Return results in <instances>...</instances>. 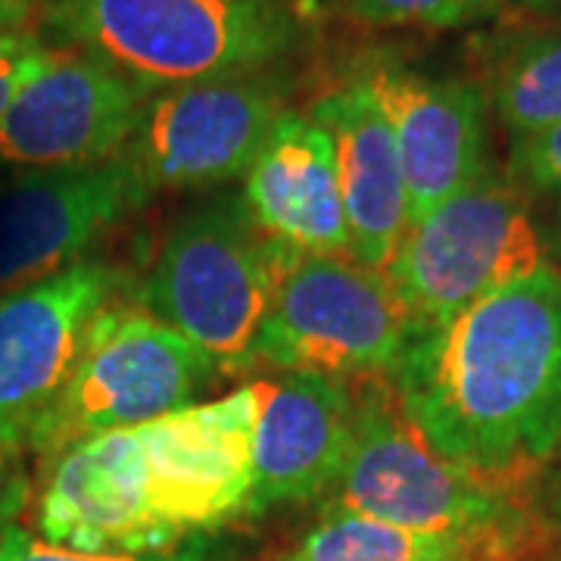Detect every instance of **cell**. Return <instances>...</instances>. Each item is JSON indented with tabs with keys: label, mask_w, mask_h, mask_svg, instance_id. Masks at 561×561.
<instances>
[{
	"label": "cell",
	"mask_w": 561,
	"mask_h": 561,
	"mask_svg": "<svg viewBox=\"0 0 561 561\" xmlns=\"http://www.w3.org/2000/svg\"><path fill=\"white\" fill-rule=\"evenodd\" d=\"M278 561H478V556L449 537L328 508V515Z\"/></svg>",
	"instance_id": "19"
},
{
	"label": "cell",
	"mask_w": 561,
	"mask_h": 561,
	"mask_svg": "<svg viewBox=\"0 0 561 561\" xmlns=\"http://www.w3.org/2000/svg\"><path fill=\"white\" fill-rule=\"evenodd\" d=\"M356 400L319 375L256 381L253 483L243 515L324 496L341 481L353 446Z\"/></svg>",
	"instance_id": "15"
},
{
	"label": "cell",
	"mask_w": 561,
	"mask_h": 561,
	"mask_svg": "<svg viewBox=\"0 0 561 561\" xmlns=\"http://www.w3.org/2000/svg\"><path fill=\"white\" fill-rule=\"evenodd\" d=\"M243 203L262 231L300 253H350V221L328 131L284 110L243 175Z\"/></svg>",
	"instance_id": "16"
},
{
	"label": "cell",
	"mask_w": 561,
	"mask_h": 561,
	"mask_svg": "<svg viewBox=\"0 0 561 561\" xmlns=\"http://www.w3.org/2000/svg\"><path fill=\"white\" fill-rule=\"evenodd\" d=\"M486 91L502 125L515 135H540L561 122V28L502 35L483 54Z\"/></svg>",
	"instance_id": "18"
},
{
	"label": "cell",
	"mask_w": 561,
	"mask_h": 561,
	"mask_svg": "<svg viewBox=\"0 0 561 561\" xmlns=\"http://www.w3.org/2000/svg\"><path fill=\"white\" fill-rule=\"evenodd\" d=\"M309 119L319 122L334 147L350 221V256L387 272L409 231V194L390 122L359 81L319 98Z\"/></svg>",
	"instance_id": "17"
},
{
	"label": "cell",
	"mask_w": 561,
	"mask_h": 561,
	"mask_svg": "<svg viewBox=\"0 0 561 561\" xmlns=\"http://www.w3.org/2000/svg\"><path fill=\"white\" fill-rule=\"evenodd\" d=\"M512 3L524 13H530V16L561 22V0H512Z\"/></svg>",
	"instance_id": "26"
},
{
	"label": "cell",
	"mask_w": 561,
	"mask_h": 561,
	"mask_svg": "<svg viewBox=\"0 0 561 561\" xmlns=\"http://www.w3.org/2000/svg\"><path fill=\"white\" fill-rule=\"evenodd\" d=\"M122 278L81 260L50 278L0 294V453L28 443L81 356L88 328Z\"/></svg>",
	"instance_id": "10"
},
{
	"label": "cell",
	"mask_w": 561,
	"mask_h": 561,
	"mask_svg": "<svg viewBox=\"0 0 561 561\" xmlns=\"http://www.w3.org/2000/svg\"><path fill=\"white\" fill-rule=\"evenodd\" d=\"M35 13H38V0H0V35L25 32Z\"/></svg>",
	"instance_id": "24"
},
{
	"label": "cell",
	"mask_w": 561,
	"mask_h": 561,
	"mask_svg": "<svg viewBox=\"0 0 561 561\" xmlns=\"http://www.w3.org/2000/svg\"><path fill=\"white\" fill-rule=\"evenodd\" d=\"M256 383L191 402L138 427L150 505L179 537L247 512L253 483Z\"/></svg>",
	"instance_id": "12"
},
{
	"label": "cell",
	"mask_w": 561,
	"mask_h": 561,
	"mask_svg": "<svg viewBox=\"0 0 561 561\" xmlns=\"http://www.w3.org/2000/svg\"><path fill=\"white\" fill-rule=\"evenodd\" d=\"M153 197L125 153L98 165L32 169L0 187V294L81 262Z\"/></svg>",
	"instance_id": "9"
},
{
	"label": "cell",
	"mask_w": 561,
	"mask_h": 561,
	"mask_svg": "<svg viewBox=\"0 0 561 561\" xmlns=\"http://www.w3.org/2000/svg\"><path fill=\"white\" fill-rule=\"evenodd\" d=\"M38 530L41 540L88 556H157L179 546L150 505L138 427L84 437L54 456Z\"/></svg>",
	"instance_id": "13"
},
{
	"label": "cell",
	"mask_w": 561,
	"mask_h": 561,
	"mask_svg": "<svg viewBox=\"0 0 561 561\" xmlns=\"http://www.w3.org/2000/svg\"><path fill=\"white\" fill-rule=\"evenodd\" d=\"M350 16L378 25L459 28L496 16L505 0H337Z\"/></svg>",
	"instance_id": "20"
},
{
	"label": "cell",
	"mask_w": 561,
	"mask_h": 561,
	"mask_svg": "<svg viewBox=\"0 0 561 561\" xmlns=\"http://www.w3.org/2000/svg\"><path fill=\"white\" fill-rule=\"evenodd\" d=\"M44 25L140 88L250 76L300 41L278 0H38Z\"/></svg>",
	"instance_id": "3"
},
{
	"label": "cell",
	"mask_w": 561,
	"mask_h": 561,
	"mask_svg": "<svg viewBox=\"0 0 561 561\" xmlns=\"http://www.w3.org/2000/svg\"><path fill=\"white\" fill-rule=\"evenodd\" d=\"M409 337V319L383 272L294 250L262 321L253 368L331 381L393 375Z\"/></svg>",
	"instance_id": "6"
},
{
	"label": "cell",
	"mask_w": 561,
	"mask_h": 561,
	"mask_svg": "<svg viewBox=\"0 0 561 561\" xmlns=\"http://www.w3.org/2000/svg\"><path fill=\"white\" fill-rule=\"evenodd\" d=\"M542 265H549L546 238L527 191L490 165L474 184L409 225L383 275L415 337Z\"/></svg>",
	"instance_id": "5"
},
{
	"label": "cell",
	"mask_w": 561,
	"mask_h": 561,
	"mask_svg": "<svg viewBox=\"0 0 561 561\" xmlns=\"http://www.w3.org/2000/svg\"><path fill=\"white\" fill-rule=\"evenodd\" d=\"M402 415L443 459L524 486L561 449V275L552 265L415 334L393 368Z\"/></svg>",
	"instance_id": "1"
},
{
	"label": "cell",
	"mask_w": 561,
	"mask_h": 561,
	"mask_svg": "<svg viewBox=\"0 0 561 561\" xmlns=\"http://www.w3.org/2000/svg\"><path fill=\"white\" fill-rule=\"evenodd\" d=\"M512 179L527 194H546L561 201V122L540 135L515 138Z\"/></svg>",
	"instance_id": "21"
},
{
	"label": "cell",
	"mask_w": 561,
	"mask_h": 561,
	"mask_svg": "<svg viewBox=\"0 0 561 561\" xmlns=\"http://www.w3.org/2000/svg\"><path fill=\"white\" fill-rule=\"evenodd\" d=\"M331 508L368 515L405 530L449 537L478 561H515L542 537L524 486L481 478L443 459L381 387L356 402L353 446L334 483Z\"/></svg>",
	"instance_id": "2"
},
{
	"label": "cell",
	"mask_w": 561,
	"mask_h": 561,
	"mask_svg": "<svg viewBox=\"0 0 561 561\" xmlns=\"http://www.w3.org/2000/svg\"><path fill=\"white\" fill-rule=\"evenodd\" d=\"M150 98L91 54L54 50L0 119V162L66 169L116 160Z\"/></svg>",
	"instance_id": "11"
},
{
	"label": "cell",
	"mask_w": 561,
	"mask_h": 561,
	"mask_svg": "<svg viewBox=\"0 0 561 561\" xmlns=\"http://www.w3.org/2000/svg\"><path fill=\"white\" fill-rule=\"evenodd\" d=\"M359 84L393 128L409 194V225L490 169L483 88L471 81L431 79L387 62L368 69Z\"/></svg>",
	"instance_id": "14"
},
{
	"label": "cell",
	"mask_w": 561,
	"mask_h": 561,
	"mask_svg": "<svg viewBox=\"0 0 561 561\" xmlns=\"http://www.w3.org/2000/svg\"><path fill=\"white\" fill-rule=\"evenodd\" d=\"M542 238H546V260H549V265L561 275V201L559 206H556L549 225L542 228Z\"/></svg>",
	"instance_id": "25"
},
{
	"label": "cell",
	"mask_w": 561,
	"mask_h": 561,
	"mask_svg": "<svg viewBox=\"0 0 561 561\" xmlns=\"http://www.w3.org/2000/svg\"><path fill=\"white\" fill-rule=\"evenodd\" d=\"M54 47H47L32 32H7L0 35V119L16 101L22 84L50 60Z\"/></svg>",
	"instance_id": "23"
},
{
	"label": "cell",
	"mask_w": 561,
	"mask_h": 561,
	"mask_svg": "<svg viewBox=\"0 0 561 561\" xmlns=\"http://www.w3.org/2000/svg\"><path fill=\"white\" fill-rule=\"evenodd\" d=\"M284 113L278 91L250 76L179 84L153 94L125 157L150 191H206L247 175Z\"/></svg>",
	"instance_id": "8"
},
{
	"label": "cell",
	"mask_w": 561,
	"mask_h": 561,
	"mask_svg": "<svg viewBox=\"0 0 561 561\" xmlns=\"http://www.w3.org/2000/svg\"><path fill=\"white\" fill-rule=\"evenodd\" d=\"M290 253L294 247L262 231L243 197H225L172 225L140 300L216 375H241L253 368L262 321Z\"/></svg>",
	"instance_id": "4"
},
{
	"label": "cell",
	"mask_w": 561,
	"mask_h": 561,
	"mask_svg": "<svg viewBox=\"0 0 561 561\" xmlns=\"http://www.w3.org/2000/svg\"><path fill=\"white\" fill-rule=\"evenodd\" d=\"M213 375V365L147 309L106 306L91 321L62 393L25 446L54 459L84 437L140 427L191 405Z\"/></svg>",
	"instance_id": "7"
},
{
	"label": "cell",
	"mask_w": 561,
	"mask_h": 561,
	"mask_svg": "<svg viewBox=\"0 0 561 561\" xmlns=\"http://www.w3.org/2000/svg\"><path fill=\"white\" fill-rule=\"evenodd\" d=\"M0 561H213L203 549L187 552H157V556H88L72 552L47 540H35L22 530H0Z\"/></svg>",
	"instance_id": "22"
}]
</instances>
